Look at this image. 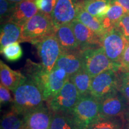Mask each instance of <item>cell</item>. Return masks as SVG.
<instances>
[{
  "label": "cell",
  "mask_w": 129,
  "mask_h": 129,
  "mask_svg": "<svg viewBox=\"0 0 129 129\" xmlns=\"http://www.w3.org/2000/svg\"><path fill=\"white\" fill-rule=\"evenodd\" d=\"M82 59L83 69L92 78L109 69L118 72L120 68V63L113 62L107 57L102 47L83 51Z\"/></svg>",
  "instance_id": "cell-4"
},
{
  "label": "cell",
  "mask_w": 129,
  "mask_h": 129,
  "mask_svg": "<svg viewBox=\"0 0 129 129\" xmlns=\"http://www.w3.org/2000/svg\"><path fill=\"white\" fill-rule=\"evenodd\" d=\"M15 5L16 4L10 2L8 0H0V17L1 23L9 20Z\"/></svg>",
  "instance_id": "cell-27"
},
{
  "label": "cell",
  "mask_w": 129,
  "mask_h": 129,
  "mask_svg": "<svg viewBox=\"0 0 129 129\" xmlns=\"http://www.w3.org/2000/svg\"><path fill=\"white\" fill-rule=\"evenodd\" d=\"M101 43L107 57L113 62L120 63L122 54L129 41L120 30L114 28L103 35Z\"/></svg>",
  "instance_id": "cell-8"
},
{
  "label": "cell",
  "mask_w": 129,
  "mask_h": 129,
  "mask_svg": "<svg viewBox=\"0 0 129 129\" xmlns=\"http://www.w3.org/2000/svg\"><path fill=\"white\" fill-rule=\"evenodd\" d=\"M122 127L121 118H106L100 117L87 129H121Z\"/></svg>",
  "instance_id": "cell-24"
},
{
  "label": "cell",
  "mask_w": 129,
  "mask_h": 129,
  "mask_svg": "<svg viewBox=\"0 0 129 129\" xmlns=\"http://www.w3.org/2000/svg\"><path fill=\"white\" fill-rule=\"evenodd\" d=\"M118 74L117 71L109 69L93 77L90 94L97 101L118 92Z\"/></svg>",
  "instance_id": "cell-6"
},
{
  "label": "cell",
  "mask_w": 129,
  "mask_h": 129,
  "mask_svg": "<svg viewBox=\"0 0 129 129\" xmlns=\"http://www.w3.org/2000/svg\"><path fill=\"white\" fill-rule=\"evenodd\" d=\"M118 91L129 104V72L118 74Z\"/></svg>",
  "instance_id": "cell-28"
},
{
  "label": "cell",
  "mask_w": 129,
  "mask_h": 129,
  "mask_svg": "<svg viewBox=\"0 0 129 129\" xmlns=\"http://www.w3.org/2000/svg\"><path fill=\"white\" fill-rule=\"evenodd\" d=\"M56 29L51 16L39 11L22 26L20 43L27 41L35 44L43 38L54 34Z\"/></svg>",
  "instance_id": "cell-2"
},
{
  "label": "cell",
  "mask_w": 129,
  "mask_h": 129,
  "mask_svg": "<svg viewBox=\"0 0 129 129\" xmlns=\"http://www.w3.org/2000/svg\"><path fill=\"white\" fill-rule=\"evenodd\" d=\"M81 7L80 0H57L51 16L56 28L76 19Z\"/></svg>",
  "instance_id": "cell-9"
},
{
  "label": "cell",
  "mask_w": 129,
  "mask_h": 129,
  "mask_svg": "<svg viewBox=\"0 0 129 129\" xmlns=\"http://www.w3.org/2000/svg\"><path fill=\"white\" fill-rule=\"evenodd\" d=\"M8 1H10V2L14 3V4H17V3L22 2V1H24V0H8Z\"/></svg>",
  "instance_id": "cell-35"
},
{
  "label": "cell",
  "mask_w": 129,
  "mask_h": 129,
  "mask_svg": "<svg viewBox=\"0 0 129 129\" xmlns=\"http://www.w3.org/2000/svg\"><path fill=\"white\" fill-rule=\"evenodd\" d=\"M77 19L94 32L101 38L106 32L103 26L101 20L85 11L83 7H81L79 11Z\"/></svg>",
  "instance_id": "cell-22"
},
{
  "label": "cell",
  "mask_w": 129,
  "mask_h": 129,
  "mask_svg": "<svg viewBox=\"0 0 129 129\" xmlns=\"http://www.w3.org/2000/svg\"><path fill=\"white\" fill-rule=\"evenodd\" d=\"M118 3L124 9L126 13H129V0H112Z\"/></svg>",
  "instance_id": "cell-34"
},
{
  "label": "cell",
  "mask_w": 129,
  "mask_h": 129,
  "mask_svg": "<svg viewBox=\"0 0 129 129\" xmlns=\"http://www.w3.org/2000/svg\"><path fill=\"white\" fill-rule=\"evenodd\" d=\"M80 98L75 85L69 79L62 89L46 102L47 105L53 114H69Z\"/></svg>",
  "instance_id": "cell-5"
},
{
  "label": "cell",
  "mask_w": 129,
  "mask_h": 129,
  "mask_svg": "<svg viewBox=\"0 0 129 129\" xmlns=\"http://www.w3.org/2000/svg\"><path fill=\"white\" fill-rule=\"evenodd\" d=\"M128 109V102L120 91L99 101L100 117L103 118H122Z\"/></svg>",
  "instance_id": "cell-10"
},
{
  "label": "cell",
  "mask_w": 129,
  "mask_h": 129,
  "mask_svg": "<svg viewBox=\"0 0 129 129\" xmlns=\"http://www.w3.org/2000/svg\"><path fill=\"white\" fill-rule=\"evenodd\" d=\"M70 24L82 51L101 47V37L81 22L76 19Z\"/></svg>",
  "instance_id": "cell-12"
},
{
  "label": "cell",
  "mask_w": 129,
  "mask_h": 129,
  "mask_svg": "<svg viewBox=\"0 0 129 129\" xmlns=\"http://www.w3.org/2000/svg\"><path fill=\"white\" fill-rule=\"evenodd\" d=\"M23 117L12 108L5 113L1 120V129H24Z\"/></svg>",
  "instance_id": "cell-23"
},
{
  "label": "cell",
  "mask_w": 129,
  "mask_h": 129,
  "mask_svg": "<svg viewBox=\"0 0 129 129\" xmlns=\"http://www.w3.org/2000/svg\"><path fill=\"white\" fill-rule=\"evenodd\" d=\"M54 35L62 47V53L81 51L70 23L57 27Z\"/></svg>",
  "instance_id": "cell-15"
},
{
  "label": "cell",
  "mask_w": 129,
  "mask_h": 129,
  "mask_svg": "<svg viewBox=\"0 0 129 129\" xmlns=\"http://www.w3.org/2000/svg\"><path fill=\"white\" fill-rule=\"evenodd\" d=\"M50 129H77L69 114H53Z\"/></svg>",
  "instance_id": "cell-25"
},
{
  "label": "cell",
  "mask_w": 129,
  "mask_h": 129,
  "mask_svg": "<svg viewBox=\"0 0 129 129\" xmlns=\"http://www.w3.org/2000/svg\"><path fill=\"white\" fill-rule=\"evenodd\" d=\"M53 113L44 104L23 116L24 129H50Z\"/></svg>",
  "instance_id": "cell-13"
},
{
  "label": "cell",
  "mask_w": 129,
  "mask_h": 129,
  "mask_svg": "<svg viewBox=\"0 0 129 129\" xmlns=\"http://www.w3.org/2000/svg\"><path fill=\"white\" fill-rule=\"evenodd\" d=\"M119 71L120 72H129V43L122 54Z\"/></svg>",
  "instance_id": "cell-32"
},
{
  "label": "cell",
  "mask_w": 129,
  "mask_h": 129,
  "mask_svg": "<svg viewBox=\"0 0 129 129\" xmlns=\"http://www.w3.org/2000/svg\"><path fill=\"white\" fill-rule=\"evenodd\" d=\"M13 93L12 108L23 117L44 105V101L40 88L28 78L14 90Z\"/></svg>",
  "instance_id": "cell-1"
},
{
  "label": "cell",
  "mask_w": 129,
  "mask_h": 129,
  "mask_svg": "<svg viewBox=\"0 0 129 129\" xmlns=\"http://www.w3.org/2000/svg\"><path fill=\"white\" fill-rule=\"evenodd\" d=\"M1 53L10 62L17 61L23 56V50L18 42L6 46L1 50Z\"/></svg>",
  "instance_id": "cell-26"
},
{
  "label": "cell",
  "mask_w": 129,
  "mask_h": 129,
  "mask_svg": "<svg viewBox=\"0 0 129 129\" xmlns=\"http://www.w3.org/2000/svg\"><path fill=\"white\" fill-rule=\"evenodd\" d=\"M25 73L27 78L32 81L40 88L44 101L47 102L49 100L50 72L46 71L41 63H37L28 59L25 67Z\"/></svg>",
  "instance_id": "cell-11"
},
{
  "label": "cell",
  "mask_w": 129,
  "mask_h": 129,
  "mask_svg": "<svg viewBox=\"0 0 129 129\" xmlns=\"http://www.w3.org/2000/svg\"><path fill=\"white\" fill-rule=\"evenodd\" d=\"M92 77L83 68L69 77V80L75 85L80 96L90 94Z\"/></svg>",
  "instance_id": "cell-21"
},
{
  "label": "cell",
  "mask_w": 129,
  "mask_h": 129,
  "mask_svg": "<svg viewBox=\"0 0 129 129\" xmlns=\"http://www.w3.org/2000/svg\"><path fill=\"white\" fill-rule=\"evenodd\" d=\"M57 0H35V5L40 12L51 16Z\"/></svg>",
  "instance_id": "cell-29"
},
{
  "label": "cell",
  "mask_w": 129,
  "mask_h": 129,
  "mask_svg": "<svg viewBox=\"0 0 129 129\" xmlns=\"http://www.w3.org/2000/svg\"><path fill=\"white\" fill-rule=\"evenodd\" d=\"M112 0H84L82 7L90 14L100 20L102 19L110 9Z\"/></svg>",
  "instance_id": "cell-19"
},
{
  "label": "cell",
  "mask_w": 129,
  "mask_h": 129,
  "mask_svg": "<svg viewBox=\"0 0 129 129\" xmlns=\"http://www.w3.org/2000/svg\"><path fill=\"white\" fill-rule=\"evenodd\" d=\"M69 114L77 129H87L100 117L99 102L90 94L81 96Z\"/></svg>",
  "instance_id": "cell-3"
},
{
  "label": "cell",
  "mask_w": 129,
  "mask_h": 129,
  "mask_svg": "<svg viewBox=\"0 0 129 129\" xmlns=\"http://www.w3.org/2000/svg\"><path fill=\"white\" fill-rule=\"evenodd\" d=\"M41 65L48 72L55 67L62 53V49L55 35L53 34L40 40L35 44Z\"/></svg>",
  "instance_id": "cell-7"
},
{
  "label": "cell",
  "mask_w": 129,
  "mask_h": 129,
  "mask_svg": "<svg viewBox=\"0 0 129 129\" xmlns=\"http://www.w3.org/2000/svg\"><path fill=\"white\" fill-rule=\"evenodd\" d=\"M55 67L64 69L70 77L83 68L82 51L63 52Z\"/></svg>",
  "instance_id": "cell-16"
},
{
  "label": "cell",
  "mask_w": 129,
  "mask_h": 129,
  "mask_svg": "<svg viewBox=\"0 0 129 129\" xmlns=\"http://www.w3.org/2000/svg\"><path fill=\"white\" fill-rule=\"evenodd\" d=\"M1 84L13 92L27 80V77L19 71L13 70L9 66L0 61Z\"/></svg>",
  "instance_id": "cell-17"
},
{
  "label": "cell",
  "mask_w": 129,
  "mask_h": 129,
  "mask_svg": "<svg viewBox=\"0 0 129 129\" xmlns=\"http://www.w3.org/2000/svg\"><path fill=\"white\" fill-rule=\"evenodd\" d=\"M122 118V129H129V109L124 114Z\"/></svg>",
  "instance_id": "cell-33"
},
{
  "label": "cell",
  "mask_w": 129,
  "mask_h": 129,
  "mask_svg": "<svg viewBox=\"0 0 129 129\" xmlns=\"http://www.w3.org/2000/svg\"><path fill=\"white\" fill-rule=\"evenodd\" d=\"M126 13L124 9L118 3L112 0V4L106 16L101 19V22L106 32L115 28L122 17Z\"/></svg>",
  "instance_id": "cell-20"
},
{
  "label": "cell",
  "mask_w": 129,
  "mask_h": 129,
  "mask_svg": "<svg viewBox=\"0 0 129 129\" xmlns=\"http://www.w3.org/2000/svg\"><path fill=\"white\" fill-rule=\"evenodd\" d=\"M35 0H24L16 4L9 21L23 26L28 21L39 12Z\"/></svg>",
  "instance_id": "cell-14"
},
{
  "label": "cell",
  "mask_w": 129,
  "mask_h": 129,
  "mask_svg": "<svg viewBox=\"0 0 129 129\" xmlns=\"http://www.w3.org/2000/svg\"><path fill=\"white\" fill-rule=\"evenodd\" d=\"M10 91L9 88L4 86L3 84L0 85V103L1 105L7 104L9 103L13 102Z\"/></svg>",
  "instance_id": "cell-31"
},
{
  "label": "cell",
  "mask_w": 129,
  "mask_h": 129,
  "mask_svg": "<svg viewBox=\"0 0 129 129\" xmlns=\"http://www.w3.org/2000/svg\"><path fill=\"white\" fill-rule=\"evenodd\" d=\"M115 28L120 30L129 41V13H125L122 16Z\"/></svg>",
  "instance_id": "cell-30"
},
{
  "label": "cell",
  "mask_w": 129,
  "mask_h": 129,
  "mask_svg": "<svg viewBox=\"0 0 129 129\" xmlns=\"http://www.w3.org/2000/svg\"><path fill=\"white\" fill-rule=\"evenodd\" d=\"M22 26L14 22L7 21L2 23L0 34L1 50L14 43H20Z\"/></svg>",
  "instance_id": "cell-18"
}]
</instances>
